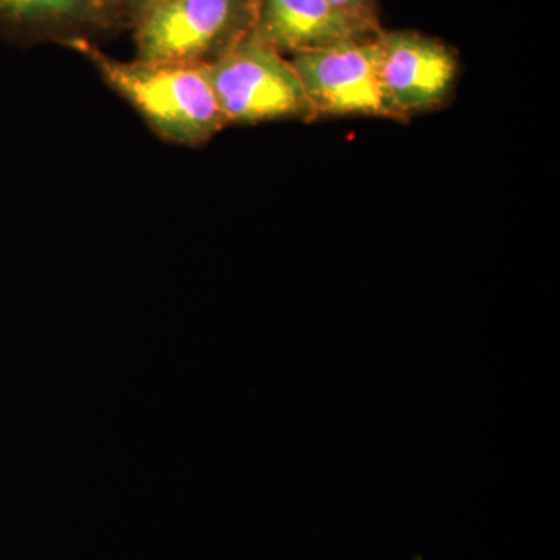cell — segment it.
<instances>
[{
    "label": "cell",
    "instance_id": "8992f818",
    "mask_svg": "<svg viewBox=\"0 0 560 560\" xmlns=\"http://www.w3.org/2000/svg\"><path fill=\"white\" fill-rule=\"evenodd\" d=\"M377 21L329 0H256L250 35L279 54L298 55L342 40L370 38Z\"/></svg>",
    "mask_w": 560,
    "mask_h": 560
},
{
    "label": "cell",
    "instance_id": "5b68a950",
    "mask_svg": "<svg viewBox=\"0 0 560 560\" xmlns=\"http://www.w3.org/2000/svg\"><path fill=\"white\" fill-rule=\"evenodd\" d=\"M375 39L383 88L399 120L451 97L458 60L445 44L418 32H378Z\"/></svg>",
    "mask_w": 560,
    "mask_h": 560
},
{
    "label": "cell",
    "instance_id": "3957f363",
    "mask_svg": "<svg viewBox=\"0 0 560 560\" xmlns=\"http://www.w3.org/2000/svg\"><path fill=\"white\" fill-rule=\"evenodd\" d=\"M256 0H171L135 18L138 60L210 65L250 32Z\"/></svg>",
    "mask_w": 560,
    "mask_h": 560
},
{
    "label": "cell",
    "instance_id": "30bf717a",
    "mask_svg": "<svg viewBox=\"0 0 560 560\" xmlns=\"http://www.w3.org/2000/svg\"><path fill=\"white\" fill-rule=\"evenodd\" d=\"M92 2L95 3V5L101 7L102 10H105L106 13H108L110 7L116 3V0H92Z\"/></svg>",
    "mask_w": 560,
    "mask_h": 560
},
{
    "label": "cell",
    "instance_id": "6da1fadb",
    "mask_svg": "<svg viewBox=\"0 0 560 560\" xmlns=\"http://www.w3.org/2000/svg\"><path fill=\"white\" fill-rule=\"evenodd\" d=\"M83 55L109 90L138 110L158 138L173 145L198 147L228 127L208 75V65L120 61L84 38L62 40Z\"/></svg>",
    "mask_w": 560,
    "mask_h": 560
},
{
    "label": "cell",
    "instance_id": "277c9868",
    "mask_svg": "<svg viewBox=\"0 0 560 560\" xmlns=\"http://www.w3.org/2000/svg\"><path fill=\"white\" fill-rule=\"evenodd\" d=\"M342 40L293 55L315 117L366 116L399 120L381 77L377 39Z\"/></svg>",
    "mask_w": 560,
    "mask_h": 560
},
{
    "label": "cell",
    "instance_id": "52a82bcc",
    "mask_svg": "<svg viewBox=\"0 0 560 560\" xmlns=\"http://www.w3.org/2000/svg\"><path fill=\"white\" fill-rule=\"evenodd\" d=\"M92 0H0V28L14 39L80 38L77 32L105 22Z\"/></svg>",
    "mask_w": 560,
    "mask_h": 560
},
{
    "label": "cell",
    "instance_id": "7a4b0ae2",
    "mask_svg": "<svg viewBox=\"0 0 560 560\" xmlns=\"http://www.w3.org/2000/svg\"><path fill=\"white\" fill-rule=\"evenodd\" d=\"M208 75L228 125L316 119L291 61L250 32L208 65Z\"/></svg>",
    "mask_w": 560,
    "mask_h": 560
},
{
    "label": "cell",
    "instance_id": "ba28073f",
    "mask_svg": "<svg viewBox=\"0 0 560 560\" xmlns=\"http://www.w3.org/2000/svg\"><path fill=\"white\" fill-rule=\"evenodd\" d=\"M338 9L348 11L357 16L372 18L374 16V0H329Z\"/></svg>",
    "mask_w": 560,
    "mask_h": 560
},
{
    "label": "cell",
    "instance_id": "9c48e42d",
    "mask_svg": "<svg viewBox=\"0 0 560 560\" xmlns=\"http://www.w3.org/2000/svg\"><path fill=\"white\" fill-rule=\"evenodd\" d=\"M171 2V0H127L128 9H130L132 18H138L143 11L161 5V3Z\"/></svg>",
    "mask_w": 560,
    "mask_h": 560
}]
</instances>
